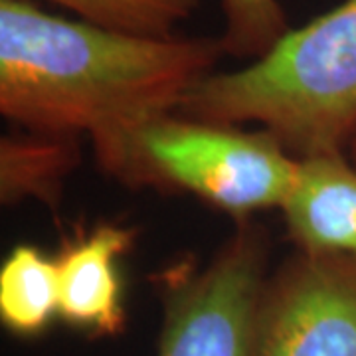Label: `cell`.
Here are the masks:
<instances>
[{
	"mask_svg": "<svg viewBox=\"0 0 356 356\" xmlns=\"http://www.w3.org/2000/svg\"><path fill=\"white\" fill-rule=\"evenodd\" d=\"M224 54L220 36H135L0 0V113L30 131L97 139L175 113Z\"/></svg>",
	"mask_w": 356,
	"mask_h": 356,
	"instance_id": "6da1fadb",
	"label": "cell"
},
{
	"mask_svg": "<svg viewBox=\"0 0 356 356\" xmlns=\"http://www.w3.org/2000/svg\"><path fill=\"white\" fill-rule=\"evenodd\" d=\"M177 113L261 125L299 161L346 154L356 137V0L289 28L240 70L202 77Z\"/></svg>",
	"mask_w": 356,
	"mask_h": 356,
	"instance_id": "7a4b0ae2",
	"label": "cell"
},
{
	"mask_svg": "<svg viewBox=\"0 0 356 356\" xmlns=\"http://www.w3.org/2000/svg\"><path fill=\"white\" fill-rule=\"evenodd\" d=\"M97 166L129 191L186 192L238 222L283 208L301 161L264 129L180 113L151 117L91 139Z\"/></svg>",
	"mask_w": 356,
	"mask_h": 356,
	"instance_id": "3957f363",
	"label": "cell"
},
{
	"mask_svg": "<svg viewBox=\"0 0 356 356\" xmlns=\"http://www.w3.org/2000/svg\"><path fill=\"white\" fill-rule=\"evenodd\" d=\"M269 250L267 229L242 220L208 264L161 271L154 280L163 305L156 356H254Z\"/></svg>",
	"mask_w": 356,
	"mask_h": 356,
	"instance_id": "277c9868",
	"label": "cell"
},
{
	"mask_svg": "<svg viewBox=\"0 0 356 356\" xmlns=\"http://www.w3.org/2000/svg\"><path fill=\"white\" fill-rule=\"evenodd\" d=\"M254 356H356V255L295 248L269 271Z\"/></svg>",
	"mask_w": 356,
	"mask_h": 356,
	"instance_id": "5b68a950",
	"label": "cell"
},
{
	"mask_svg": "<svg viewBox=\"0 0 356 356\" xmlns=\"http://www.w3.org/2000/svg\"><path fill=\"white\" fill-rule=\"evenodd\" d=\"M137 228L99 222L65 236L58 254V317L91 334H119L125 329L123 281L119 259L137 242Z\"/></svg>",
	"mask_w": 356,
	"mask_h": 356,
	"instance_id": "8992f818",
	"label": "cell"
},
{
	"mask_svg": "<svg viewBox=\"0 0 356 356\" xmlns=\"http://www.w3.org/2000/svg\"><path fill=\"white\" fill-rule=\"evenodd\" d=\"M281 212L295 248L356 255V166L346 154L301 161Z\"/></svg>",
	"mask_w": 356,
	"mask_h": 356,
	"instance_id": "52a82bcc",
	"label": "cell"
},
{
	"mask_svg": "<svg viewBox=\"0 0 356 356\" xmlns=\"http://www.w3.org/2000/svg\"><path fill=\"white\" fill-rule=\"evenodd\" d=\"M81 165L76 135L22 129L0 139V200L14 206L38 200L58 206L65 180Z\"/></svg>",
	"mask_w": 356,
	"mask_h": 356,
	"instance_id": "ba28073f",
	"label": "cell"
},
{
	"mask_svg": "<svg viewBox=\"0 0 356 356\" xmlns=\"http://www.w3.org/2000/svg\"><path fill=\"white\" fill-rule=\"evenodd\" d=\"M60 311L58 267L54 255L20 243L0 266V321L14 334L46 331Z\"/></svg>",
	"mask_w": 356,
	"mask_h": 356,
	"instance_id": "9c48e42d",
	"label": "cell"
},
{
	"mask_svg": "<svg viewBox=\"0 0 356 356\" xmlns=\"http://www.w3.org/2000/svg\"><path fill=\"white\" fill-rule=\"evenodd\" d=\"M76 13L79 20L103 26L109 30L168 38L177 28L186 22L200 0H51Z\"/></svg>",
	"mask_w": 356,
	"mask_h": 356,
	"instance_id": "30bf717a",
	"label": "cell"
},
{
	"mask_svg": "<svg viewBox=\"0 0 356 356\" xmlns=\"http://www.w3.org/2000/svg\"><path fill=\"white\" fill-rule=\"evenodd\" d=\"M224 51L254 62L289 30L280 0H222Z\"/></svg>",
	"mask_w": 356,
	"mask_h": 356,
	"instance_id": "8fae6325",
	"label": "cell"
},
{
	"mask_svg": "<svg viewBox=\"0 0 356 356\" xmlns=\"http://www.w3.org/2000/svg\"><path fill=\"white\" fill-rule=\"evenodd\" d=\"M346 156H348V159H350V163L356 166V137L355 140L350 143V147H348V151H346Z\"/></svg>",
	"mask_w": 356,
	"mask_h": 356,
	"instance_id": "7c38bea8",
	"label": "cell"
}]
</instances>
